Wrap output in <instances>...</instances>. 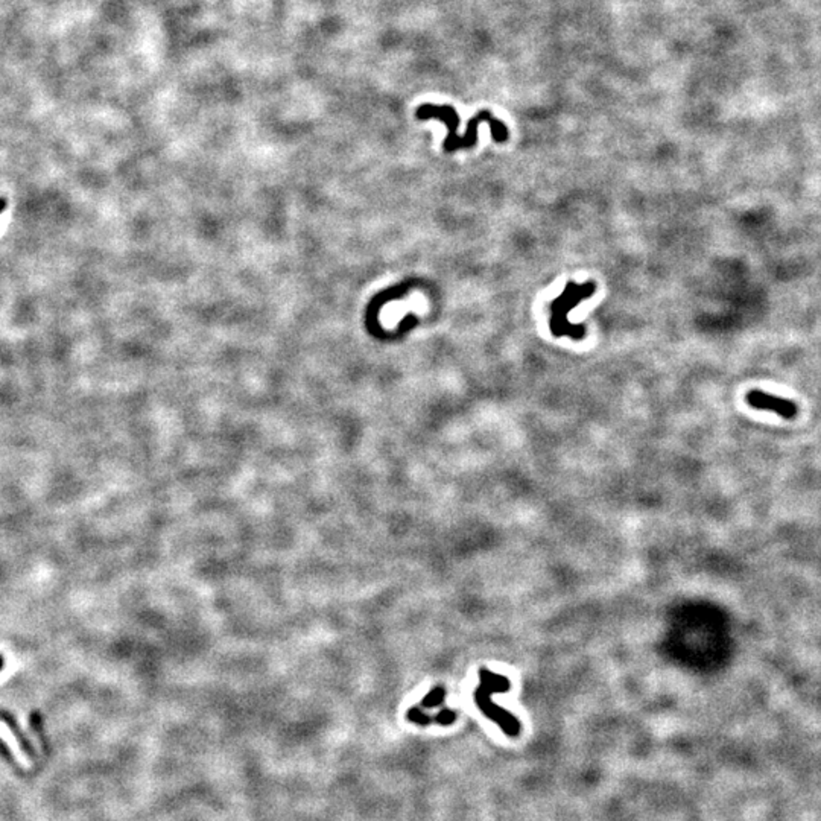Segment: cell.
<instances>
[{
    "instance_id": "cell-3",
    "label": "cell",
    "mask_w": 821,
    "mask_h": 821,
    "mask_svg": "<svg viewBox=\"0 0 821 821\" xmlns=\"http://www.w3.org/2000/svg\"><path fill=\"white\" fill-rule=\"evenodd\" d=\"M481 123H488L490 125V131H492V137L496 143H504L508 140V130L505 127V123L501 122L499 119H494L493 114L488 111V110H482L476 114L475 118H472L467 123V130L465 134L463 137H456L452 143L446 145L444 151L446 152H453L456 149H467V148H473L475 145L477 143V128H480Z\"/></svg>"
},
{
    "instance_id": "cell-6",
    "label": "cell",
    "mask_w": 821,
    "mask_h": 821,
    "mask_svg": "<svg viewBox=\"0 0 821 821\" xmlns=\"http://www.w3.org/2000/svg\"><path fill=\"white\" fill-rule=\"evenodd\" d=\"M407 718H408V721H411L414 724H417V725H421V727L431 725L434 723V716L429 715V713H426L424 709L421 708V706H419V704L417 706H412V708L408 710Z\"/></svg>"
},
{
    "instance_id": "cell-9",
    "label": "cell",
    "mask_w": 821,
    "mask_h": 821,
    "mask_svg": "<svg viewBox=\"0 0 821 821\" xmlns=\"http://www.w3.org/2000/svg\"><path fill=\"white\" fill-rule=\"evenodd\" d=\"M2 663H4V662H2V657H0V668H2Z\"/></svg>"
},
{
    "instance_id": "cell-1",
    "label": "cell",
    "mask_w": 821,
    "mask_h": 821,
    "mask_svg": "<svg viewBox=\"0 0 821 821\" xmlns=\"http://www.w3.org/2000/svg\"><path fill=\"white\" fill-rule=\"evenodd\" d=\"M480 681H481L480 686H477L473 692V700L477 706V709H480L488 720L501 727L506 736L517 737L522 730L521 723H519V720L513 713L496 706V703L492 698L493 693L506 692L510 689L511 686L510 680H508V677H505V675L494 674L492 671H488L487 668H482L480 671Z\"/></svg>"
},
{
    "instance_id": "cell-7",
    "label": "cell",
    "mask_w": 821,
    "mask_h": 821,
    "mask_svg": "<svg viewBox=\"0 0 821 821\" xmlns=\"http://www.w3.org/2000/svg\"><path fill=\"white\" fill-rule=\"evenodd\" d=\"M456 721V712L452 709H441L438 713L434 715V723L440 725H451Z\"/></svg>"
},
{
    "instance_id": "cell-4",
    "label": "cell",
    "mask_w": 821,
    "mask_h": 821,
    "mask_svg": "<svg viewBox=\"0 0 821 821\" xmlns=\"http://www.w3.org/2000/svg\"><path fill=\"white\" fill-rule=\"evenodd\" d=\"M747 403L754 409L776 412L778 417H782L785 420L794 419L798 411L797 404L793 400L773 396V394H768L759 390H753L747 394Z\"/></svg>"
},
{
    "instance_id": "cell-2",
    "label": "cell",
    "mask_w": 821,
    "mask_h": 821,
    "mask_svg": "<svg viewBox=\"0 0 821 821\" xmlns=\"http://www.w3.org/2000/svg\"><path fill=\"white\" fill-rule=\"evenodd\" d=\"M596 293V285L594 282H587L584 285H577L575 282H567L563 294L557 297L553 303H550V334L554 336H569L575 341H581L586 334L584 324H574L570 323L567 315L569 312L575 309L581 301L590 298Z\"/></svg>"
},
{
    "instance_id": "cell-8",
    "label": "cell",
    "mask_w": 821,
    "mask_h": 821,
    "mask_svg": "<svg viewBox=\"0 0 821 821\" xmlns=\"http://www.w3.org/2000/svg\"><path fill=\"white\" fill-rule=\"evenodd\" d=\"M6 209V201L4 198H0V213Z\"/></svg>"
},
{
    "instance_id": "cell-5",
    "label": "cell",
    "mask_w": 821,
    "mask_h": 821,
    "mask_svg": "<svg viewBox=\"0 0 821 821\" xmlns=\"http://www.w3.org/2000/svg\"><path fill=\"white\" fill-rule=\"evenodd\" d=\"M444 698H446V689L443 688V686H436V688H434L429 693H426V697L420 701L419 706H421L423 709H435L443 704Z\"/></svg>"
}]
</instances>
